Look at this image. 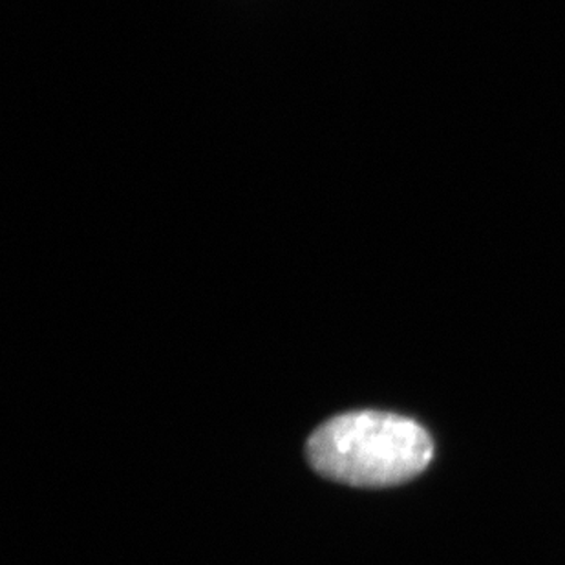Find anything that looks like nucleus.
I'll return each instance as SVG.
<instances>
[{
	"instance_id": "1",
	"label": "nucleus",
	"mask_w": 565,
	"mask_h": 565,
	"mask_svg": "<svg viewBox=\"0 0 565 565\" xmlns=\"http://www.w3.org/2000/svg\"><path fill=\"white\" fill-rule=\"evenodd\" d=\"M320 476L352 487H392L422 475L433 459L427 430L408 417L361 411L320 425L308 441Z\"/></svg>"
}]
</instances>
